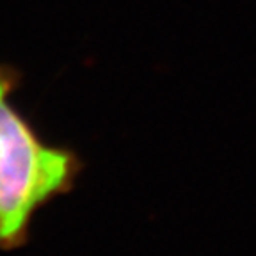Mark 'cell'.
<instances>
[{
    "label": "cell",
    "mask_w": 256,
    "mask_h": 256,
    "mask_svg": "<svg viewBox=\"0 0 256 256\" xmlns=\"http://www.w3.org/2000/svg\"><path fill=\"white\" fill-rule=\"evenodd\" d=\"M24 73L0 62V251L27 246L32 220L75 188L84 160L70 146L46 140L14 102Z\"/></svg>",
    "instance_id": "cell-1"
}]
</instances>
